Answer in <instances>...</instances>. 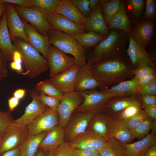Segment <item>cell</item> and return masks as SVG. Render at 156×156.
Wrapping results in <instances>:
<instances>
[{
    "label": "cell",
    "mask_w": 156,
    "mask_h": 156,
    "mask_svg": "<svg viewBox=\"0 0 156 156\" xmlns=\"http://www.w3.org/2000/svg\"><path fill=\"white\" fill-rule=\"evenodd\" d=\"M90 67L95 78L104 88L134 77L133 69L126 53L118 57L100 61Z\"/></svg>",
    "instance_id": "1"
},
{
    "label": "cell",
    "mask_w": 156,
    "mask_h": 156,
    "mask_svg": "<svg viewBox=\"0 0 156 156\" xmlns=\"http://www.w3.org/2000/svg\"><path fill=\"white\" fill-rule=\"evenodd\" d=\"M109 31L107 37L87 55L86 63L88 66L119 57L126 53L129 42V33L116 29L109 30Z\"/></svg>",
    "instance_id": "2"
},
{
    "label": "cell",
    "mask_w": 156,
    "mask_h": 156,
    "mask_svg": "<svg viewBox=\"0 0 156 156\" xmlns=\"http://www.w3.org/2000/svg\"><path fill=\"white\" fill-rule=\"evenodd\" d=\"M12 42L15 50L18 51L21 56L25 70L23 75L34 79L48 69L47 60L30 43L18 38Z\"/></svg>",
    "instance_id": "3"
},
{
    "label": "cell",
    "mask_w": 156,
    "mask_h": 156,
    "mask_svg": "<svg viewBox=\"0 0 156 156\" xmlns=\"http://www.w3.org/2000/svg\"><path fill=\"white\" fill-rule=\"evenodd\" d=\"M49 43L65 54L72 55L76 65L81 67L86 64L87 53L72 35L53 29L51 28L47 33Z\"/></svg>",
    "instance_id": "4"
},
{
    "label": "cell",
    "mask_w": 156,
    "mask_h": 156,
    "mask_svg": "<svg viewBox=\"0 0 156 156\" xmlns=\"http://www.w3.org/2000/svg\"><path fill=\"white\" fill-rule=\"evenodd\" d=\"M28 136L27 126L14 121L0 137V155L6 151L19 147Z\"/></svg>",
    "instance_id": "5"
},
{
    "label": "cell",
    "mask_w": 156,
    "mask_h": 156,
    "mask_svg": "<svg viewBox=\"0 0 156 156\" xmlns=\"http://www.w3.org/2000/svg\"><path fill=\"white\" fill-rule=\"evenodd\" d=\"M13 5L15 10L22 20L30 23L41 34L47 36L48 32L51 27L48 21L47 15L45 13L35 7L26 8Z\"/></svg>",
    "instance_id": "6"
},
{
    "label": "cell",
    "mask_w": 156,
    "mask_h": 156,
    "mask_svg": "<svg viewBox=\"0 0 156 156\" xmlns=\"http://www.w3.org/2000/svg\"><path fill=\"white\" fill-rule=\"evenodd\" d=\"M83 100V97L74 91L64 94L56 110L59 115V126L65 128L72 115Z\"/></svg>",
    "instance_id": "7"
},
{
    "label": "cell",
    "mask_w": 156,
    "mask_h": 156,
    "mask_svg": "<svg viewBox=\"0 0 156 156\" xmlns=\"http://www.w3.org/2000/svg\"><path fill=\"white\" fill-rule=\"evenodd\" d=\"M47 60L50 68V77L57 75L76 65L74 58L67 55L56 47L51 45Z\"/></svg>",
    "instance_id": "8"
},
{
    "label": "cell",
    "mask_w": 156,
    "mask_h": 156,
    "mask_svg": "<svg viewBox=\"0 0 156 156\" xmlns=\"http://www.w3.org/2000/svg\"><path fill=\"white\" fill-rule=\"evenodd\" d=\"M59 117L56 110L49 108L26 126L28 136L48 132L59 125Z\"/></svg>",
    "instance_id": "9"
},
{
    "label": "cell",
    "mask_w": 156,
    "mask_h": 156,
    "mask_svg": "<svg viewBox=\"0 0 156 156\" xmlns=\"http://www.w3.org/2000/svg\"><path fill=\"white\" fill-rule=\"evenodd\" d=\"M131 33L136 43L146 49L155 44V23L142 19L133 25Z\"/></svg>",
    "instance_id": "10"
},
{
    "label": "cell",
    "mask_w": 156,
    "mask_h": 156,
    "mask_svg": "<svg viewBox=\"0 0 156 156\" xmlns=\"http://www.w3.org/2000/svg\"><path fill=\"white\" fill-rule=\"evenodd\" d=\"M65 130V141L69 142L86 130L93 116L96 113L75 112Z\"/></svg>",
    "instance_id": "11"
},
{
    "label": "cell",
    "mask_w": 156,
    "mask_h": 156,
    "mask_svg": "<svg viewBox=\"0 0 156 156\" xmlns=\"http://www.w3.org/2000/svg\"><path fill=\"white\" fill-rule=\"evenodd\" d=\"M77 92L83 97L84 100L75 112L95 113L101 112L110 99L106 94L96 89Z\"/></svg>",
    "instance_id": "12"
},
{
    "label": "cell",
    "mask_w": 156,
    "mask_h": 156,
    "mask_svg": "<svg viewBox=\"0 0 156 156\" xmlns=\"http://www.w3.org/2000/svg\"><path fill=\"white\" fill-rule=\"evenodd\" d=\"M126 53L130 60L133 69L144 65L155 68L156 61L145 49L136 43L131 32L129 33V42Z\"/></svg>",
    "instance_id": "13"
},
{
    "label": "cell",
    "mask_w": 156,
    "mask_h": 156,
    "mask_svg": "<svg viewBox=\"0 0 156 156\" xmlns=\"http://www.w3.org/2000/svg\"><path fill=\"white\" fill-rule=\"evenodd\" d=\"M109 139L86 130L68 143L72 148L98 152L105 146Z\"/></svg>",
    "instance_id": "14"
},
{
    "label": "cell",
    "mask_w": 156,
    "mask_h": 156,
    "mask_svg": "<svg viewBox=\"0 0 156 156\" xmlns=\"http://www.w3.org/2000/svg\"><path fill=\"white\" fill-rule=\"evenodd\" d=\"M47 20L51 29L67 34L73 36L87 32L84 25L54 13L47 15Z\"/></svg>",
    "instance_id": "15"
},
{
    "label": "cell",
    "mask_w": 156,
    "mask_h": 156,
    "mask_svg": "<svg viewBox=\"0 0 156 156\" xmlns=\"http://www.w3.org/2000/svg\"><path fill=\"white\" fill-rule=\"evenodd\" d=\"M39 93L34 90L30 92L31 102L26 107L24 114L14 122L26 126L49 108L40 100Z\"/></svg>",
    "instance_id": "16"
},
{
    "label": "cell",
    "mask_w": 156,
    "mask_h": 156,
    "mask_svg": "<svg viewBox=\"0 0 156 156\" xmlns=\"http://www.w3.org/2000/svg\"><path fill=\"white\" fill-rule=\"evenodd\" d=\"M5 11L7 16V26L12 41L18 38L30 43L25 32L22 21L15 10L13 5L6 3Z\"/></svg>",
    "instance_id": "17"
},
{
    "label": "cell",
    "mask_w": 156,
    "mask_h": 156,
    "mask_svg": "<svg viewBox=\"0 0 156 156\" xmlns=\"http://www.w3.org/2000/svg\"><path fill=\"white\" fill-rule=\"evenodd\" d=\"M97 88L100 90L105 88L95 78L90 66L86 64L81 67L76 77L74 91L81 92Z\"/></svg>",
    "instance_id": "18"
},
{
    "label": "cell",
    "mask_w": 156,
    "mask_h": 156,
    "mask_svg": "<svg viewBox=\"0 0 156 156\" xmlns=\"http://www.w3.org/2000/svg\"><path fill=\"white\" fill-rule=\"evenodd\" d=\"M80 67L75 65L49 79L51 82L64 94L74 91L76 77Z\"/></svg>",
    "instance_id": "19"
},
{
    "label": "cell",
    "mask_w": 156,
    "mask_h": 156,
    "mask_svg": "<svg viewBox=\"0 0 156 156\" xmlns=\"http://www.w3.org/2000/svg\"><path fill=\"white\" fill-rule=\"evenodd\" d=\"M22 20L30 44L47 60L48 51L51 46L48 36L41 34L31 25Z\"/></svg>",
    "instance_id": "20"
},
{
    "label": "cell",
    "mask_w": 156,
    "mask_h": 156,
    "mask_svg": "<svg viewBox=\"0 0 156 156\" xmlns=\"http://www.w3.org/2000/svg\"><path fill=\"white\" fill-rule=\"evenodd\" d=\"M107 137L124 144L128 143L135 138L131 130L112 116L108 125Z\"/></svg>",
    "instance_id": "21"
},
{
    "label": "cell",
    "mask_w": 156,
    "mask_h": 156,
    "mask_svg": "<svg viewBox=\"0 0 156 156\" xmlns=\"http://www.w3.org/2000/svg\"><path fill=\"white\" fill-rule=\"evenodd\" d=\"M84 26L87 32H93L107 36L110 31L103 15L100 3L87 17Z\"/></svg>",
    "instance_id": "22"
},
{
    "label": "cell",
    "mask_w": 156,
    "mask_h": 156,
    "mask_svg": "<svg viewBox=\"0 0 156 156\" xmlns=\"http://www.w3.org/2000/svg\"><path fill=\"white\" fill-rule=\"evenodd\" d=\"M138 86V79L133 77L100 91L106 94L110 99L124 97L134 95Z\"/></svg>",
    "instance_id": "23"
},
{
    "label": "cell",
    "mask_w": 156,
    "mask_h": 156,
    "mask_svg": "<svg viewBox=\"0 0 156 156\" xmlns=\"http://www.w3.org/2000/svg\"><path fill=\"white\" fill-rule=\"evenodd\" d=\"M155 135L151 132L141 140L133 143L120 142L125 156H142L148 148L156 142Z\"/></svg>",
    "instance_id": "24"
},
{
    "label": "cell",
    "mask_w": 156,
    "mask_h": 156,
    "mask_svg": "<svg viewBox=\"0 0 156 156\" xmlns=\"http://www.w3.org/2000/svg\"><path fill=\"white\" fill-rule=\"evenodd\" d=\"M54 13L84 26L87 17L79 10L71 0H59Z\"/></svg>",
    "instance_id": "25"
},
{
    "label": "cell",
    "mask_w": 156,
    "mask_h": 156,
    "mask_svg": "<svg viewBox=\"0 0 156 156\" xmlns=\"http://www.w3.org/2000/svg\"><path fill=\"white\" fill-rule=\"evenodd\" d=\"M7 16L5 10L2 16L0 23V50L7 61L12 60L15 49L11 40L7 26Z\"/></svg>",
    "instance_id": "26"
},
{
    "label": "cell",
    "mask_w": 156,
    "mask_h": 156,
    "mask_svg": "<svg viewBox=\"0 0 156 156\" xmlns=\"http://www.w3.org/2000/svg\"><path fill=\"white\" fill-rule=\"evenodd\" d=\"M64 129L59 125L47 132L38 149L44 152L53 151L65 142Z\"/></svg>",
    "instance_id": "27"
},
{
    "label": "cell",
    "mask_w": 156,
    "mask_h": 156,
    "mask_svg": "<svg viewBox=\"0 0 156 156\" xmlns=\"http://www.w3.org/2000/svg\"><path fill=\"white\" fill-rule=\"evenodd\" d=\"M140 99V95L137 94L110 99L105 103L101 111L114 116Z\"/></svg>",
    "instance_id": "28"
},
{
    "label": "cell",
    "mask_w": 156,
    "mask_h": 156,
    "mask_svg": "<svg viewBox=\"0 0 156 156\" xmlns=\"http://www.w3.org/2000/svg\"><path fill=\"white\" fill-rule=\"evenodd\" d=\"M107 26L109 30L118 29L128 33L131 32L132 26L127 13L124 0H122L119 10Z\"/></svg>",
    "instance_id": "29"
},
{
    "label": "cell",
    "mask_w": 156,
    "mask_h": 156,
    "mask_svg": "<svg viewBox=\"0 0 156 156\" xmlns=\"http://www.w3.org/2000/svg\"><path fill=\"white\" fill-rule=\"evenodd\" d=\"M111 116L103 111L96 113L89 124L90 129L88 130L99 136L107 138L108 125Z\"/></svg>",
    "instance_id": "30"
},
{
    "label": "cell",
    "mask_w": 156,
    "mask_h": 156,
    "mask_svg": "<svg viewBox=\"0 0 156 156\" xmlns=\"http://www.w3.org/2000/svg\"><path fill=\"white\" fill-rule=\"evenodd\" d=\"M124 1L127 15L131 24L133 25L143 19L145 1L126 0Z\"/></svg>",
    "instance_id": "31"
},
{
    "label": "cell",
    "mask_w": 156,
    "mask_h": 156,
    "mask_svg": "<svg viewBox=\"0 0 156 156\" xmlns=\"http://www.w3.org/2000/svg\"><path fill=\"white\" fill-rule=\"evenodd\" d=\"M48 132L40 134L28 136L24 142L19 147L21 156H34L39 146Z\"/></svg>",
    "instance_id": "32"
},
{
    "label": "cell",
    "mask_w": 156,
    "mask_h": 156,
    "mask_svg": "<svg viewBox=\"0 0 156 156\" xmlns=\"http://www.w3.org/2000/svg\"><path fill=\"white\" fill-rule=\"evenodd\" d=\"M73 36L86 49L94 47L107 37L97 33L90 31Z\"/></svg>",
    "instance_id": "33"
},
{
    "label": "cell",
    "mask_w": 156,
    "mask_h": 156,
    "mask_svg": "<svg viewBox=\"0 0 156 156\" xmlns=\"http://www.w3.org/2000/svg\"><path fill=\"white\" fill-rule=\"evenodd\" d=\"M34 90L46 95L61 99L64 93L61 92L51 81L49 79H46L38 82L35 86Z\"/></svg>",
    "instance_id": "34"
},
{
    "label": "cell",
    "mask_w": 156,
    "mask_h": 156,
    "mask_svg": "<svg viewBox=\"0 0 156 156\" xmlns=\"http://www.w3.org/2000/svg\"><path fill=\"white\" fill-rule=\"evenodd\" d=\"M121 2V0H101L102 12L107 25L118 11Z\"/></svg>",
    "instance_id": "35"
},
{
    "label": "cell",
    "mask_w": 156,
    "mask_h": 156,
    "mask_svg": "<svg viewBox=\"0 0 156 156\" xmlns=\"http://www.w3.org/2000/svg\"><path fill=\"white\" fill-rule=\"evenodd\" d=\"M98 153L101 156H125L121 143L112 139H109Z\"/></svg>",
    "instance_id": "36"
},
{
    "label": "cell",
    "mask_w": 156,
    "mask_h": 156,
    "mask_svg": "<svg viewBox=\"0 0 156 156\" xmlns=\"http://www.w3.org/2000/svg\"><path fill=\"white\" fill-rule=\"evenodd\" d=\"M142 109V104L140 99L113 116L122 122L130 118Z\"/></svg>",
    "instance_id": "37"
},
{
    "label": "cell",
    "mask_w": 156,
    "mask_h": 156,
    "mask_svg": "<svg viewBox=\"0 0 156 156\" xmlns=\"http://www.w3.org/2000/svg\"><path fill=\"white\" fill-rule=\"evenodd\" d=\"M156 120H153L148 117L139 125L131 130L135 138L142 139L149 134Z\"/></svg>",
    "instance_id": "38"
},
{
    "label": "cell",
    "mask_w": 156,
    "mask_h": 156,
    "mask_svg": "<svg viewBox=\"0 0 156 156\" xmlns=\"http://www.w3.org/2000/svg\"><path fill=\"white\" fill-rule=\"evenodd\" d=\"M34 7L39 9L47 15L55 12L59 0H31Z\"/></svg>",
    "instance_id": "39"
},
{
    "label": "cell",
    "mask_w": 156,
    "mask_h": 156,
    "mask_svg": "<svg viewBox=\"0 0 156 156\" xmlns=\"http://www.w3.org/2000/svg\"><path fill=\"white\" fill-rule=\"evenodd\" d=\"M148 117L145 112L142 109L131 117L122 122L127 128L131 130L139 125Z\"/></svg>",
    "instance_id": "40"
},
{
    "label": "cell",
    "mask_w": 156,
    "mask_h": 156,
    "mask_svg": "<svg viewBox=\"0 0 156 156\" xmlns=\"http://www.w3.org/2000/svg\"><path fill=\"white\" fill-rule=\"evenodd\" d=\"M10 112L0 111V137L14 122V120Z\"/></svg>",
    "instance_id": "41"
},
{
    "label": "cell",
    "mask_w": 156,
    "mask_h": 156,
    "mask_svg": "<svg viewBox=\"0 0 156 156\" xmlns=\"http://www.w3.org/2000/svg\"><path fill=\"white\" fill-rule=\"evenodd\" d=\"M145 10L144 12L143 19L153 21L156 20V3L155 0H146Z\"/></svg>",
    "instance_id": "42"
},
{
    "label": "cell",
    "mask_w": 156,
    "mask_h": 156,
    "mask_svg": "<svg viewBox=\"0 0 156 156\" xmlns=\"http://www.w3.org/2000/svg\"><path fill=\"white\" fill-rule=\"evenodd\" d=\"M38 97L44 104L49 108L54 110H56L61 100L40 92L38 94Z\"/></svg>",
    "instance_id": "43"
},
{
    "label": "cell",
    "mask_w": 156,
    "mask_h": 156,
    "mask_svg": "<svg viewBox=\"0 0 156 156\" xmlns=\"http://www.w3.org/2000/svg\"><path fill=\"white\" fill-rule=\"evenodd\" d=\"M156 68L148 65H144L133 69V75L138 79L142 77L156 74Z\"/></svg>",
    "instance_id": "44"
},
{
    "label": "cell",
    "mask_w": 156,
    "mask_h": 156,
    "mask_svg": "<svg viewBox=\"0 0 156 156\" xmlns=\"http://www.w3.org/2000/svg\"><path fill=\"white\" fill-rule=\"evenodd\" d=\"M144 94L156 96V80L146 85L138 86L134 93V94Z\"/></svg>",
    "instance_id": "45"
},
{
    "label": "cell",
    "mask_w": 156,
    "mask_h": 156,
    "mask_svg": "<svg viewBox=\"0 0 156 156\" xmlns=\"http://www.w3.org/2000/svg\"><path fill=\"white\" fill-rule=\"evenodd\" d=\"M73 4L84 16H90L92 11L89 5L88 0H71Z\"/></svg>",
    "instance_id": "46"
},
{
    "label": "cell",
    "mask_w": 156,
    "mask_h": 156,
    "mask_svg": "<svg viewBox=\"0 0 156 156\" xmlns=\"http://www.w3.org/2000/svg\"><path fill=\"white\" fill-rule=\"evenodd\" d=\"M69 143L65 142L53 151L54 156H72Z\"/></svg>",
    "instance_id": "47"
},
{
    "label": "cell",
    "mask_w": 156,
    "mask_h": 156,
    "mask_svg": "<svg viewBox=\"0 0 156 156\" xmlns=\"http://www.w3.org/2000/svg\"><path fill=\"white\" fill-rule=\"evenodd\" d=\"M142 109L148 105L156 104V96L144 94L140 95Z\"/></svg>",
    "instance_id": "48"
},
{
    "label": "cell",
    "mask_w": 156,
    "mask_h": 156,
    "mask_svg": "<svg viewBox=\"0 0 156 156\" xmlns=\"http://www.w3.org/2000/svg\"><path fill=\"white\" fill-rule=\"evenodd\" d=\"M71 153L72 156H95L98 153V152L92 150L71 148Z\"/></svg>",
    "instance_id": "49"
},
{
    "label": "cell",
    "mask_w": 156,
    "mask_h": 156,
    "mask_svg": "<svg viewBox=\"0 0 156 156\" xmlns=\"http://www.w3.org/2000/svg\"><path fill=\"white\" fill-rule=\"evenodd\" d=\"M3 2L9 3L26 8L34 7L31 0H0Z\"/></svg>",
    "instance_id": "50"
},
{
    "label": "cell",
    "mask_w": 156,
    "mask_h": 156,
    "mask_svg": "<svg viewBox=\"0 0 156 156\" xmlns=\"http://www.w3.org/2000/svg\"><path fill=\"white\" fill-rule=\"evenodd\" d=\"M7 60L0 50V81L7 76Z\"/></svg>",
    "instance_id": "51"
},
{
    "label": "cell",
    "mask_w": 156,
    "mask_h": 156,
    "mask_svg": "<svg viewBox=\"0 0 156 156\" xmlns=\"http://www.w3.org/2000/svg\"><path fill=\"white\" fill-rule=\"evenodd\" d=\"M138 79V86H142L149 84L156 80V74L142 77Z\"/></svg>",
    "instance_id": "52"
},
{
    "label": "cell",
    "mask_w": 156,
    "mask_h": 156,
    "mask_svg": "<svg viewBox=\"0 0 156 156\" xmlns=\"http://www.w3.org/2000/svg\"><path fill=\"white\" fill-rule=\"evenodd\" d=\"M143 109L149 117L153 120H156V104L148 105Z\"/></svg>",
    "instance_id": "53"
},
{
    "label": "cell",
    "mask_w": 156,
    "mask_h": 156,
    "mask_svg": "<svg viewBox=\"0 0 156 156\" xmlns=\"http://www.w3.org/2000/svg\"><path fill=\"white\" fill-rule=\"evenodd\" d=\"M20 99L14 97H10L8 100L9 111H12L18 105Z\"/></svg>",
    "instance_id": "54"
},
{
    "label": "cell",
    "mask_w": 156,
    "mask_h": 156,
    "mask_svg": "<svg viewBox=\"0 0 156 156\" xmlns=\"http://www.w3.org/2000/svg\"><path fill=\"white\" fill-rule=\"evenodd\" d=\"M0 156H21L19 147L6 151Z\"/></svg>",
    "instance_id": "55"
},
{
    "label": "cell",
    "mask_w": 156,
    "mask_h": 156,
    "mask_svg": "<svg viewBox=\"0 0 156 156\" xmlns=\"http://www.w3.org/2000/svg\"><path fill=\"white\" fill-rule=\"evenodd\" d=\"M10 67L11 68L15 70L18 74H22L24 71L23 68L22 64H18L12 61L10 64Z\"/></svg>",
    "instance_id": "56"
},
{
    "label": "cell",
    "mask_w": 156,
    "mask_h": 156,
    "mask_svg": "<svg viewBox=\"0 0 156 156\" xmlns=\"http://www.w3.org/2000/svg\"><path fill=\"white\" fill-rule=\"evenodd\" d=\"M142 156H156V142L148 148Z\"/></svg>",
    "instance_id": "57"
},
{
    "label": "cell",
    "mask_w": 156,
    "mask_h": 156,
    "mask_svg": "<svg viewBox=\"0 0 156 156\" xmlns=\"http://www.w3.org/2000/svg\"><path fill=\"white\" fill-rule=\"evenodd\" d=\"M12 60L16 63L22 64L23 62L21 56L18 51L15 50L13 52L12 56Z\"/></svg>",
    "instance_id": "58"
},
{
    "label": "cell",
    "mask_w": 156,
    "mask_h": 156,
    "mask_svg": "<svg viewBox=\"0 0 156 156\" xmlns=\"http://www.w3.org/2000/svg\"><path fill=\"white\" fill-rule=\"evenodd\" d=\"M26 90L24 89H19L16 90L13 94V96L20 99L23 98L25 94Z\"/></svg>",
    "instance_id": "59"
},
{
    "label": "cell",
    "mask_w": 156,
    "mask_h": 156,
    "mask_svg": "<svg viewBox=\"0 0 156 156\" xmlns=\"http://www.w3.org/2000/svg\"><path fill=\"white\" fill-rule=\"evenodd\" d=\"M90 9L92 12L100 3L101 0H88Z\"/></svg>",
    "instance_id": "60"
},
{
    "label": "cell",
    "mask_w": 156,
    "mask_h": 156,
    "mask_svg": "<svg viewBox=\"0 0 156 156\" xmlns=\"http://www.w3.org/2000/svg\"><path fill=\"white\" fill-rule=\"evenodd\" d=\"M6 3L1 1H0V23L1 18V16L2 15L4 12L5 10Z\"/></svg>",
    "instance_id": "61"
},
{
    "label": "cell",
    "mask_w": 156,
    "mask_h": 156,
    "mask_svg": "<svg viewBox=\"0 0 156 156\" xmlns=\"http://www.w3.org/2000/svg\"><path fill=\"white\" fill-rule=\"evenodd\" d=\"M43 152L45 156H54L53 151H47Z\"/></svg>",
    "instance_id": "62"
},
{
    "label": "cell",
    "mask_w": 156,
    "mask_h": 156,
    "mask_svg": "<svg viewBox=\"0 0 156 156\" xmlns=\"http://www.w3.org/2000/svg\"><path fill=\"white\" fill-rule=\"evenodd\" d=\"M34 156H45L44 152L40 150L37 151Z\"/></svg>",
    "instance_id": "63"
},
{
    "label": "cell",
    "mask_w": 156,
    "mask_h": 156,
    "mask_svg": "<svg viewBox=\"0 0 156 156\" xmlns=\"http://www.w3.org/2000/svg\"><path fill=\"white\" fill-rule=\"evenodd\" d=\"M101 156V155L98 153L96 156Z\"/></svg>",
    "instance_id": "64"
}]
</instances>
